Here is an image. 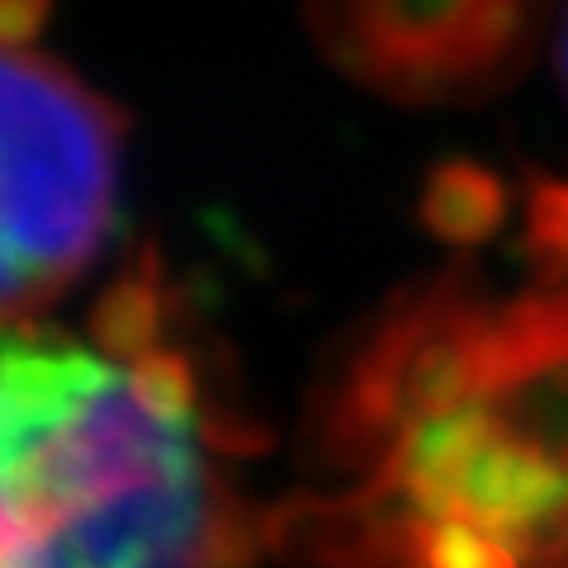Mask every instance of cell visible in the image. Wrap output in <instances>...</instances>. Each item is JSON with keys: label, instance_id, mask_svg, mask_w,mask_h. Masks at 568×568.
I'll return each instance as SVG.
<instances>
[{"label": "cell", "instance_id": "6da1fadb", "mask_svg": "<svg viewBox=\"0 0 568 568\" xmlns=\"http://www.w3.org/2000/svg\"><path fill=\"white\" fill-rule=\"evenodd\" d=\"M332 488L290 526L332 568H568V284L388 304L317 388Z\"/></svg>", "mask_w": 568, "mask_h": 568}, {"label": "cell", "instance_id": "7a4b0ae2", "mask_svg": "<svg viewBox=\"0 0 568 568\" xmlns=\"http://www.w3.org/2000/svg\"><path fill=\"white\" fill-rule=\"evenodd\" d=\"M256 536L156 275L95 336L0 332V568H246Z\"/></svg>", "mask_w": 568, "mask_h": 568}, {"label": "cell", "instance_id": "3957f363", "mask_svg": "<svg viewBox=\"0 0 568 568\" xmlns=\"http://www.w3.org/2000/svg\"><path fill=\"white\" fill-rule=\"evenodd\" d=\"M0 0V332L100 261L119 213L123 119L77 71L29 43Z\"/></svg>", "mask_w": 568, "mask_h": 568}, {"label": "cell", "instance_id": "277c9868", "mask_svg": "<svg viewBox=\"0 0 568 568\" xmlns=\"http://www.w3.org/2000/svg\"><path fill=\"white\" fill-rule=\"evenodd\" d=\"M342 77L398 104H478L536 58L549 0H304Z\"/></svg>", "mask_w": 568, "mask_h": 568}, {"label": "cell", "instance_id": "5b68a950", "mask_svg": "<svg viewBox=\"0 0 568 568\" xmlns=\"http://www.w3.org/2000/svg\"><path fill=\"white\" fill-rule=\"evenodd\" d=\"M559 62H564V85H568V20H564V52H559Z\"/></svg>", "mask_w": 568, "mask_h": 568}]
</instances>
